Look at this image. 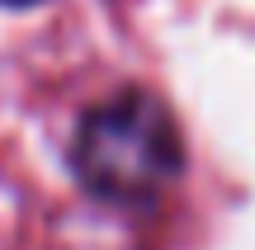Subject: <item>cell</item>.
<instances>
[{
    "mask_svg": "<svg viewBox=\"0 0 255 250\" xmlns=\"http://www.w3.org/2000/svg\"><path fill=\"white\" fill-rule=\"evenodd\" d=\"M0 5H43V0H0Z\"/></svg>",
    "mask_w": 255,
    "mask_h": 250,
    "instance_id": "2",
    "label": "cell"
},
{
    "mask_svg": "<svg viewBox=\"0 0 255 250\" xmlns=\"http://www.w3.org/2000/svg\"><path fill=\"white\" fill-rule=\"evenodd\" d=\"M71 166L95 198L146 208L184 170L180 123L151 90H119L85 109L71 142Z\"/></svg>",
    "mask_w": 255,
    "mask_h": 250,
    "instance_id": "1",
    "label": "cell"
}]
</instances>
